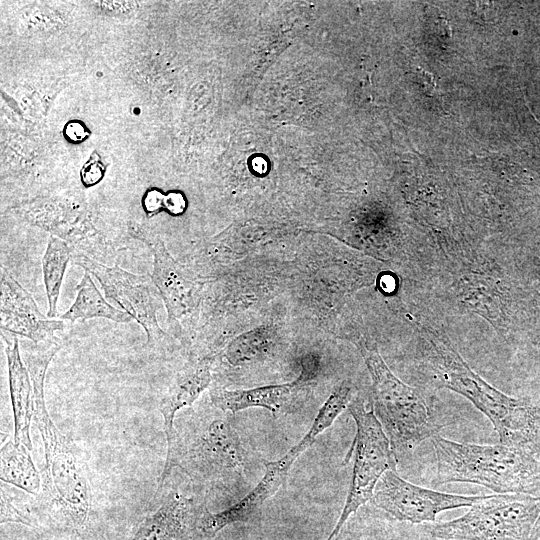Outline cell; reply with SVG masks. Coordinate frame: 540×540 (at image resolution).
Instances as JSON below:
<instances>
[{
  "label": "cell",
  "instance_id": "d6986e66",
  "mask_svg": "<svg viewBox=\"0 0 540 540\" xmlns=\"http://www.w3.org/2000/svg\"><path fill=\"white\" fill-rule=\"evenodd\" d=\"M73 249L62 239L51 236L42 257L43 280L48 300L47 316L57 315V304L67 265L72 260Z\"/></svg>",
  "mask_w": 540,
  "mask_h": 540
},
{
  "label": "cell",
  "instance_id": "d4e9b609",
  "mask_svg": "<svg viewBox=\"0 0 540 540\" xmlns=\"http://www.w3.org/2000/svg\"><path fill=\"white\" fill-rule=\"evenodd\" d=\"M165 196L157 190L147 192L144 197V207L147 212H155L164 206Z\"/></svg>",
  "mask_w": 540,
  "mask_h": 540
},
{
  "label": "cell",
  "instance_id": "83f0119b",
  "mask_svg": "<svg viewBox=\"0 0 540 540\" xmlns=\"http://www.w3.org/2000/svg\"><path fill=\"white\" fill-rule=\"evenodd\" d=\"M530 540H540V513L533 527Z\"/></svg>",
  "mask_w": 540,
  "mask_h": 540
},
{
  "label": "cell",
  "instance_id": "603a6c76",
  "mask_svg": "<svg viewBox=\"0 0 540 540\" xmlns=\"http://www.w3.org/2000/svg\"><path fill=\"white\" fill-rule=\"evenodd\" d=\"M5 522H17L33 526L29 515L18 509L13 504L12 498L6 493L4 488L1 487V523Z\"/></svg>",
  "mask_w": 540,
  "mask_h": 540
},
{
  "label": "cell",
  "instance_id": "9c48e42d",
  "mask_svg": "<svg viewBox=\"0 0 540 540\" xmlns=\"http://www.w3.org/2000/svg\"><path fill=\"white\" fill-rule=\"evenodd\" d=\"M487 496H464L426 489L404 480L391 469L380 478L370 501L397 521L420 525L436 522L440 512L472 507Z\"/></svg>",
  "mask_w": 540,
  "mask_h": 540
},
{
  "label": "cell",
  "instance_id": "5b68a950",
  "mask_svg": "<svg viewBox=\"0 0 540 540\" xmlns=\"http://www.w3.org/2000/svg\"><path fill=\"white\" fill-rule=\"evenodd\" d=\"M540 513V496L494 494L451 521L422 524L434 537L448 540H530Z\"/></svg>",
  "mask_w": 540,
  "mask_h": 540
},
{
  "label": "cell",
  "instance_id": "7a4b0ae2",
  "mask_svg": "<svg viewBox=\"0 0 540 540\" xmlns=\"http://www.w3.org/2000/svg\"><path fill=\"white\" fill-rule=\"evenodd\" d=\"M419 364L438 388L468 399L492 423L499 442L540 449V405L508 396L488 384L463 360L449 340L423 328Z\"/></svg>",
  "mask_w": 540,
  "mask_h": 540
},
{
  "label": "cell",
  "instance_id": "52a82bcc",
  "mask_svg": "<svg viewBox=\"0 0 540 540\" xmlns=\"http://www.w3.org/2000/svg\"><path fill=\"white\" fill-rule=\"evenodd\" d=\"M356 425L350 452L354 451L351 484L338 521L326 540H336L347 520L373 497L383 474L396 470L397 457L373 409H367L360 398L348 406Z\"/></svg>",
  "mask_w": 540,
  "mask_h": 540
},
{
  "label": "cell",
  "instance_id": "cb8c5ba5",
  "mask_svg": "<svg viewBox=\"0 0 540 540\" xmlns=\"http://www.w3.org/2000/svg\"><path fill=\"white\" fill-rule=\"evenodd\" d=\"M185 206V199L180 193L172 192L164 198V207L173 214L181 213L185 209Z\"/></svg>",
  "mask_w": 540,
  "mask_h": 540
},
{
  "label": "cell",
  "instance_id": "30bf717a",
  "mask_svg": "<svg viewBox=\"0 0 540 540\" xmlns=\"http://www.w3.org/2000/svg\"><path fill=\"white\" fill-rule=\"evenodd\" d=\"M132 235L152 252V281L164 302L169 326L180 330V320L198 306L202 285L173 258L159 236L140 228L132 229Z\"/></svg>",
  "mask_w": 540,
  "mask_h": 540
},
{
  "label": "cell",
  "instance_id": "8fae6325",
  "mask_svg": "<svg viewBox=\"0 0 540 540\" xmlns=\"http://www.w3.org/2000/svg\"><path fill=\"white\" fill-rule=\"evenodd\" d=\"M0 291L2 331L25 337L34 344L59 340L55 332L63 330V320L46 318L31 294L3 266Z\"/></svg>",
  "mask_w": 540,
  "mask_h": 540
},
{
  "label": "cell",
  "instance_id": "ba28073f",
  "mask_svg": "<svg viewBox=\"0 0 540 540\" xmlns=\"http://www.w3.org/2000/svg\"><path fill=\"white\" fill-rule=\"evenodd\" d=\"M72 261L96 278L106 297L143 327L148 346H157L168 338L157 321L161 296L151 276L131 273L117 264L105 265L81 252L73 251Z\"/></svg>",
  "mask_w": 540,
  "mask_h": 540
},
{
  "label": "cell",
  "instance_id": "6da1fadb",
  "mask_svg": "<svg viewBox=\"0 0 540 540\" xmlns=\"http://www.w3.org/2000/svg\"><path fill=\"white\" fill-rule=\"evenodd\" d=\"M50 360L31 357L33 417L44 445L42 500L58 524L82 540L92 534L93 496L88 466L76 445L54 425L46 408L44 382Z\"/></svg>",
  "mask_w": 540,
  "mask_h": 540
},
{
  "label": "cell",
  "instance_id": "5bb4252c",
  "mask_svg": "<svg viewBox=\"0 0 540 540\" xmlns=\"http://www.w3.org/2000/svg\"><path fill=\"white\" fill-rule=\"evenodd\" d=\"M203 506L193 499L171 493L139 524L131 540H197L204 538L198 528Z\"/></svg>",
  "mask_w": 540,
  "mask_h": 540
},
{
  "label": "cell",
  "instance_id": "8992f818",
  "mask_svg": "<svg viewBox=\"0 0 540 540\" xmlns=\"http://www.w3.org/2000/svg\"><path fill=\"white\" fill-rule=\"evenodd\" d=\"M244 464V449L237 432L227 420L215 419L190 442L178 435L175 446L167 452L158 491L175 467L182 468L192 480L218 483L241 477Z\"/></svg>",
  "mask_w": 540,
  "mask_h": 540
},
{
  "label": "cell",
  "instance_id": "9a60e30c",
  "mask_svg": "<svg viewBox=\"0 0 540 540\" xmlns=\"http://www.w3.org/2000/svg\"><path fill=\"white\" fill-rule=\"evenodd\" d=\"M214 355L187 362L174 376L165 394L158 404L163 417V426L167 440V452L177 442L178 432L174 427L177 412L191 406L200 394L209 387Z\"/></svg>",
  "mask_w": 540,
  "mask_h": 540
},
{
  "label": "cell",
  "instance_id": "484cf974",
  "mask_svg": "<svg viewBox=\"0 0 540 540\" xmlns=\"http://www.w3.org/2000/svg\"><path fill=\"white\" fill-rule=\"evenodd\" d=\"M103 176L101 166L93 164L88 166L82 173V180L86 186L96 184Z\"/></svg>",
  "mask_w": 540,
  "mask_h": 540
},
{
  "label": "cell",
  "instance_id": "7402d4cb",
  "mask_svg": "<svg viewBox=\"0 0 540 540\" xmlns=\"http://www.w3.org/2000/svg\"><path fill=\"white\" fill-rule=\"evenodd\" d=\"M378 539L369 540H448L437 538L429 534L422 524H411L398 521L397 524L387 526L379 533Z\"/></svg>",
  "mask_w": 540,
  "mask_h": 540
},
{
  "label": "cell",
  "instance_id": "277c9868",
  "mask_svg": "<svg viewBox=\"0 0 540 540\" xmlns=\"http://www.w3.org/2000/svg\"><path fill=\"white\" fill-rule=\"evenodd\" d=\"M358 347L372 380L374 413L398 459L399 454L411 452L424 440L439 434L446 423L422 390L407 385L392 373L374 346L361 340Z\"/></svg>",
  "mask_w": 540,
  "mask_h": 540
},
{
  "label": "cell",
  "instance_id": "7c38bea8",
  "mask_svg": "<svg viewBox=\"0 0 540 540\" xmlns=\"http://www.w3.org/2000/svg\"><path fill=\"white\" fill-rule=\"evenodd\" d=\"M294 461L286 453L276 461L266 462L265 474L257 485L237 503L220 512L211 513L203 506L198 519L201 535L205 539H211L226 526L251 519L259 512L265 501L285 484L287 474Z\"/></svg>",
  "mask_w": 540,
  "mask_h": 540
},
{
  "label": "cell",
  "instance_id": "4316f807",
  "mask_svg": "<svg viewBox=\"0 0 540 540\" xmlns=\"http://www.w3.org/2000/svg\"><path fill=\"white\" fill-rule=\"evenodd\" d=\"M66 135L73 141H81L86 136L85 128L80 123H70L66 127Z\"/></svg>",
  "mask_w": 540,
  "mask_h": 540
},
{
  "label": "cell",
  "instance_id": "44dd1931",
  "mask_svg": "<svg viewBox=\"0 0 540 540\" xmlns=\"http://www.w3.org/2000/svg\"><path fill=\"white\" fill-rule=\"evenodd\" d=\"M272 345V332L260 328L235 338L225 349L224 358L238 366L251 362L266 353Z\"/></svg>",
  "mask_w": 540,
  "mask_h": 540
},
{
  "label": "cell",
  "instance_id": "2e32d148",
  "mask_svg": "<svg viewBox=\"0 0 540 540\" xmlns=\"http://www.w3.org/2000/svg\"><path fill=\"white\" fill-rule=\"evenodd\" d=\"M8 365L9 387L14 417V441L32 449L30 424L33 417L32 383L19 349L18 336L2 331Z\"/></svg>",
  "mask_w": 540,
  "mask_h": 540
},
{
  "label": "cell",
  "instance_id": "4fadbf2b",
  "mask_svg": "<svg viewBox=\"0 0 540 540\" xmlns=\"http://www.w3.org/2000/svg\"><path fill=\"white\" fill-rule=\"evenodd\" d=\"M311 369L303 367L294 382L267 385L251 389L229 390L216 387L210 390L213 405L233 414L252 407L265 408L274 416L292 412L300 403L311 379Z\"/></svg>",
  "mask_w": 540,
  "mask_h": 540
},
{
  "label": "cell",
  "instance_id": "ffe728a7",
  "mask_svg": "<svg viewBox=\"0 0 540 540\" xmlns=\"http://www.w3.org/2000/svg\"><path fill=\"white\" fill-rule=\"evenodd\" d=\"M352 398V386L348 381H343L334 388L319 409L309 431L298 444L292 447L287 453L295 460L307 450L316 438L329 428L336 418L348 408Z\"/></svg>",
  "mask_w": 540,
  "mask_h": 540
},
{
  "label": "cell",
  "instance_id": "e0dca14e",
  "mask_svg": "<svg viewBox=\"0 0 540 540\" xmlns=\"http://www.w3.org/2000/svg\"><path fill=\"white\" fill-rule=\"evenodd\" d=\"M92 318H105L116 323H129L132 318L112 306L100 293L91 275L84 271L77 286V294L71 307L60 316L61 320L75 322Z\"/></svg>",
  "mask_w": 540,
  "mask_h": 540
},
{
  "label": "cell",
  "instance_id": "ac0fdd59",
  "mask_svg": "<svg viewBox=\"0 0 540 540\" xmlns=\"http://www.w3.org/2000/svg\"><path fill=\"white\" fill-rule=\"evenodd\" d=\"M28 448L14 440L1 448V481L14 485L32 495H39L41 477L28 452Z\"/></svg>",
  "mask_w": 540,
  "mask_h": 540
},
{
  "label": "cell",
  "instance_id": "3957f363",
  "mask_svg": "<svg viewBox=\"0 0 540 540\" xmlns=\"http://www.w3.org/2000/svg\"><path fill=\"white\" fill-rule=\"evenodd\" d=\"M435 486L464 482L497 494L540 496V449L530 446L473 444L434 435Z\"/></svg>",
  "mask_w": 540,
  "mask_h": 540
}]
</instances>
